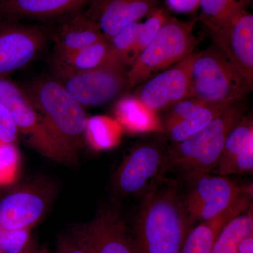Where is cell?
<instances>
[{"mask_svg": "<svg viewBox=\"0 0 253 253\" xmlns=\"http://www.w3.org/2000/svg\"><path fill=\"white\" fill-rule=\"evenodd\" d=\"M91 0H0V16L5 19L44 20L83 11Z\"/></svg>", "mask_w": 253, "mask_h": 253, "instance_id": "17", "label": "cell"}, {"mask_svg": "<svg viewBox=\"0 0 253 253\" xmlns=\"http://www.w3.org/2000/svg\"><path fill=\"white\" fill-rule=\"evenodd\" d=\"M193 58L194 53L144 82L134 96L156 113L190 98Z\"/></svg>", "mask_w": 253, "mask_h": 253, "instance_id": "13", "label": "cell"}, {"mask_svg": "<svg viewBox=\"0 0 253 253\" xmlns=\"http://www.w3.org/2000/svg\"><path fill=\"white\" fill-rule=\"evenodd\" d=\"M0 103L9 109L18 131L26 136L33 149L55 162L68 166L76 163L77 154L51 132L23 89L2 78H0Z\"/></svg>", "mask_w": 253, "mask_h": 253, "instance_id": "7", "label": "cell"}, {"mask_svg": "<svg viewBox=\"0 0 253 253\" xmlns=\"http://www.w3.org/2000/svg\"><path fill=\"white\" fill-rule=\"evenodd\" d=\"M171 9L177 12H190L199 6L200 0H168Z\"/></svg>", "mask_w": 253, "mask_h": 253, "instance_id": "33", "label": "cell"}, {"mask_svg": "<svg viewBox=\"0 0 253 253\" xmlns=\"http://www.w3.org/2000/svg\"><path fill=\"white\" fill-rule=\"evenodd\" d=\"M18 132L12 115L4 104L0 103V143L14 144Z\"/></svg>", "mask_w": 253, "mask_h": 253, "instance_id": "31", "label": "cell"}, {"mask_svg": "<svg viewBox=\"0 0 253 253\" xmlns=\"http://www.w3.org/2000/svg\"><path fill=\"white\" fill-rule=\"evenodd\" d=\"M71 233L89 253H137L126 221L113 208H104Z\"/></svg>", "mask_w": 253, "mask_h": 253, "instance_id": "12", "label": "cell"}, {"mask_svg": "<svg viewBox=\"0 0 253 253\" xmlns=\"http://www.w3.org/2000/svg\"><path fill=\"white\" fill-rule=\"evenodd\" d=\"M232 104H204L199 106L187 117L167 129L168 137L172 144L185 140L206 127Z\"/></svg>", "mask_w": 253, "mask_h": 253, "instance_id": "21", "label": "cell"}, {"mask_svg": "<svg viewBox=\"0 0 253 253\" xmlns=\"http://www.w3.org/2000/svg\"><path fill=\"white\" fill-rule=\"evenodd\" d=\"M54 59L69 68L79 71L95 69L110 63H119L115 59L106 38L76 52L58 57L55 56Z\"/></svg>", "mask_w": 253, "mask_h": 253, "instance_id": "22", "label": "cell"}, {"mask_svg": "<svg viewBox=\"0 0 253 253\" xmlns=\"http://www.w3.org/2000/svg\"><path fill=\"white\" fill-rule=\"evenodd\" d=\"M52 38L58 57L76 52L106 38L96 23L81 11L65 16Z\"/></svg>", "mask_w": 253, "mask_h": 253, "instance_id": "18", "label": "cell"}, {"mask_svg": "<svg viewBox=\"0 0 253 253\" xmlns=\"http://www.w3.org/2000/svg\"><path fill=\"white\" fill-rule=\"evenodd\" d=\"M204 104L197 100L188 98L172 105L169 106L170 109L163 123V128L167 130L176 123L180 122L181 120L187 117L195 109Z\"/></svg>", "mask_w": 253, "mask_h": 253, "instance_id": "30", "label": "cell"}, {"mask_svg": "<svg viewBox=\"0 0 253 253\" xmlns=\"http://www.w3.org/2000/svg\"><path fill=\"white\" fill-rule=\"evenodd\" d=\"M252 0H200V20L209 31H215L229 16L247 9Z\"/></svg>", "mask_w": 253, "mask_h": 253, "instance_id": "25", "label": "cell"}, {"mask_svg": "<svg viewBox=\"0 0 253 253\" xmlns=\"http://www.w3.org/2000/svg\"><path fill=\"white\" fill-rule=\"evenodd\" d=\"M54 78L83 106H98L131 89L128 69L117 63L87 71L73 69L53 60Z\"/></svg>", "mask_w": 253, "mask_h": 253, "instance_id": "6", "label": "cell"}, {"mask_svg": "<svg viewBox=\"0 0 253 253\" xmlns=\"http://www.w3.org/2000/svg\"><path fill=\"white\" fill-rule=\"evenodd\" d=\"M123 130L115 118L92 116L86 121L84 141L94 151L112 149L121 141Z\"/></svg>", "mask_w": 253, "mask_h": 253, "instance_id": "23", "label": "cell"}, {"mask_svg": "<svg viewBox=\"0 0 253 253\" xmlns=\"http://www.w3.org/2000/svg\"><path fill=\"white\" fill-rule=\"evenodd\" d=\"M253 206L231 219L221 230L211 253H237L243 239L253 234Z\"/></svg>", "mask_w": 253, "mask_h": 253, "instance_id": "24", "label": "cell"}, {"mask_svg": "<svg viewBox=\"0 0 253 253\" xmlns=\"http://www.w3.org/2000/svg\"><path fill=\"white\" fill-rule=\"evenodd\" d=\"M193 27V22L168 16L154 41L128 70L131 89L193 54L198 43Z\"/></svg>", "mask_w": 253, "mask_h": 253, "instance_id": "5", "label": "cell"}, {"mask_svg": "<svg viewBox=\"0 0 253 253\" xmlns=\"http://www.w3.org/2000/svg\"><path fill=\"white\" fill-rule=\"evenodd\" d=\"M211 38L253 86V15L248 9L236 11L211 33Z\"/></svg>", "mask_w": 253, "mask_h": 253, "instance_id": "11", "label": "cell"}, {"mask_svg": "<svg viewBox=\"0 0 253 253\" xmlns=\"http://www.w3.org/2000/svg\"><path fill=\"white\" fill-rule=\"evenodd\" d=\"M253 88L236 66L213 44L194 54L190 98L205 104H232L246 99Z\"/></svg>", "mask_w": 253, "mask_h": 253, "instance_id": "4", "label": "cell"}, {"mask_svg": "<svg viewBox=\"0 0 253 253\" xmlns=\"http://www.w3.org/2000/svg\"><path fill=\"white\" fill-rule=\"evenodd\" d=\"M56 253H89L85 246L72 233L65 235L58 243Z\"/></svg>", "mask_w": 253, "mask_h": 253, "instance_id": "32", "label": "cell"}, {"mask_svg": "<svg viewBox=\"0 0 253 253\" xmlns=\"http://www.w3.org/2000/svg\"><path fill=\"white\" fill-rule=\"evenodd\" d=\"M46 211V200L36 191H16L0 202V226L9 230L29 229L36 225Z\"/></svg>", "mask_w": 253, "mask_h": 253, "instance_id": "16", "label": "cell"}, {"mask_svg": "<svg viewBox=\"0 0 253 253\" xmlns=\"http://www.w3.org/2000/svg\"><path fill=\"white\" fill-rule=\"evenodd\" d=\"M51 132L77 154L84 141L87 116L54 78H38L23 89Z\"/></svg>", "mask_w": 253, "mask_h": 253, "instance_id": "3", "label": "cell"}, {"mask_svg": "<svg viewBox=\"0 0 253 253\" xmlns=\"http://www.w3.org/2000/svg\"><path fill=\"white\" fill-rule=\"evenodd\" d=\"M159 8L158 0H91L84 12L108 40Z\"/></svg>", "mask_w": 253, "mask_h": 253, "instance_id": "14", "label": "cell"}, {"mask_svg": "<svg viewBox=\"0 0 253 253\" xmlns=\"http://www.w3.org/2000/svg\"><path fill=\"white\" fill-rule=\"evenodd\" d=\"M7 21L0 25V78L34 61L48 40L47 32L41 26Z\"/></svg>", "mask_w": 253, "mask_h": 253, "instance_id": "10", "label": "cell"}, {"mask_svg": "<svg viewBox=\"0 0 253 253\" xmlns=\"http://www.w3.org/2000/svg\"><path fill=\"white\" fill-rule=\"evenodd\" d=\"M36 253H49V251H48L47 249H46V248H43L42 249L38 251V252Z\"/></svg>", "mask_w": 253, "mask_h": 253, "instance_id": "36", "label": "cell"}, {"mask_svg": "<svg viewBox=\"0 0 253 253\" xmlns=\"http://www.w3.org/2000/svg\"><path fill=\"white\" fill-rule=\"evenodd\" d=\"M38 252L36 246H35L34 243L30 241L29 244L26 246V249L23 250L21 253H36Z\"/></svg>", "mask_w": 253, "mask_h": 253, "instance_id": "35", "label": "cell"}, {"mask_svg": "<svg viewBox=\"0 0 253 253\" xmlns=\"http://www.w3.org/2000/svg\"><path fill=\"white\" fill-rule=\"evenodd\" d=\"M114 114L123 129L130 133L156 132L164 129L157 113L146 107L134 96L121 98L115 106Z\"/></svg>", "mask_w": 253, "mask_h": 253, "instance_id": "20", "label": "cell"}, {"mask_svg": "<svg viewBox=\"0 0 253 253\" xmlns=\"http://www.w3.org/2000/svg\"><path fill=\"white\" fill-rule=\"evenodd\" d=\"M253 194L245 195L230 208L215 217L201 221L188 233L180 253H211L218 236L236 216L253 206Z\"/></svg>", "mask_w": 253, "mask_h": 253, "instance_id": "19", "label": "cell"}, {"mask_svg": "<svg viewBox=\"0 0 253 253\" xmlns=\"http://www.w3.org/2000/svg\"><path fill=\"white\" fill-rule=\"evenodd\" d=\"M141 26L142 23H131L108 39L115 59L128 70L136 59V42Z\"/></svg>", "mask_w": 253, "mask_h": 253, "instance_id": "26", "label": "cell"}, {"mask_svg": "<svg viewBox=\"0 0 253 253\" xmlns=\"http://www.w3.org/2000/svg\"><path fill=\"white\" fill-rule=\"evenodd\" d=\"M193 221L177 184L162 178L145 194L135 226L137 253H180Z\"/></svg>", "mask_w": 253, "mask_h": 253, "instance_id": "1", "label": "cell"}, {"mask_svg": "<svg viewBox=\"0 0 253 253\" xmlns=\"http://www.w3.org/2000/svg\"><path fill=\"white\" fill-rule=\"evenodd\" d=\"M253 169V121L245 115L231 129L213 172L217 175L243 174Z\"/></svg>", "mask_w": 253, "mask_h": 253, "instance_id": "15", "label": "cell"}, {"mask_svg": "<svg viewBox=\"0 0 253 253\" xmlns=\"http://www.w3.org/2000/svg\"><path fill=\"white\" fill-rule=\"evenodd\" d=\"M0 253H5L4 251H2L1 249H0Z\"/></svg>", "mask_w": 253, "mask_h": 253, "instance_id": "37", "label": "cell"}, {"mask_svg": "<svg viewBox=\"0 0 253 253\" xmlns=\"http://www.w3.org/2000/svg\"><path fill=\"white\" fill-rule=\"evenodd\" d=\"M166 152L157 142H144L131 150L118 168L115 186L125 195L146 194L166 171Z\"/></svg>", "mask_w": 253, "mask_h": 253, "instance_id": "9", "label": "cell"}, {"mask_svg": "<svg viewBox=\"0 0 253 253\" xmlns=\"http://www.w3.org/2000/svg\"><path fill=\"white\" fill-rule=\"evenodd\" d=\"M188 181L189 186L182 199L193 221L215 217L245 195L253 194L252 186H240L226 176L202 174Z\"/></svg>", "mask_w": 253, "mask_h": 253, "instance_id": "8", "label": "cell"}, {"mask_svg": "<svg viewBox=\"0 0 253 253\" xmlns=\"http://www.w3.org/2000/svg\"><path fill=\"white\" fill-rule=\"evenodd\" d=\"M245 99L231 105L204 129L172 144L166 152V170L179 172L187 180L211 174L220 157L228 134L246 115Z\"/></svg>", "mask_w": 253, "mask_h": 253, "instance_id": "2", "label": "cell"}, {"mask_svg": "<svg viewBox=\"0 0 253 253\" xmlns=\"http://www.w3.org/2000/svg\"><path fill=\"white\" fill-rule=\"evenodd\" d=\"M167 18L168 15L165 13L164 10L159 8L149 16L146 22L142 23L136 42V58L154 41Z\"/></svg>", "mask_w": 253, "mask_h": 253, "instance_id": "28", "label": "cell"}, {"mask_svg": "<svg viewBox=\"0 0 253 253\" xmlns=\"http://www.w3.org/2000/svg\"><path fill=\"white\" fill-rule=\"evenodd\" d=\"M19 154L14 144L0 143V186L12 184L18 174Z\"/></svg>", "mask_w": 253, "mask_h": 253, "instance_id": "27", "label": "cell"}, {"mask_svg": "<svg viewBox=\"0 0 253 253\" xmlns=\"http://www.w3.org/2000/svg\"><path fill=\"white\" fill-rule=\"evenodd\" d=\"M237 253H253V234L242 240L238 248Z\"/></svg>", "mask_w": 253, "mask_h": 253, "instance_id": "34", "label": "cell"}, {"mask_svg": "<svg viewBox=\"0 0 253 253\" xmlns=\"http://www.w3.org/2000/svg\"><path fill=\"white\" fill-rule=\"evenodd\" d=\"M31 230H9L0 226V249L5 253H21L31 241Z\"/></svg>", "mask_w": 253, "mask_h": 253, "instance_id": "29", "label": "cell"}]
</instances>
